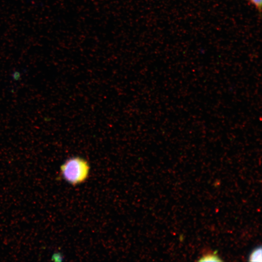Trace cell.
<instances>
[{"instance_id": "1", "label": "cell", "mask_w": 262, "mask_h": 262, "mask_svg": "<svg viewBox=\"0 0 262 262\" xmlns=\"http://www.w3.org/2000/svg\"><path fill=\"white\" fill-rule=\"evenodd\" d=\"M90 167L85 159L74 156L67 159L60 166V175L69 184L75 186L83 183L88 178Z\"/></svg>"}, {"instance_id": "2", "label": "cell", "mask_w": 262, "mask_h": 262, "mask_svg": "<svg viewBox=\"0 0 262 262\" xmlns=\"http://www.w3.org/2000/svg\"><path fill=\"white\" fill-rule=\"evenodd\" d=\"M199 262H221L222 260L220 258L217 251L213 252H209L203 255L199 260Z\"/></svg>"}, {"instance_id": "3", "label": "cell", "mask_w": 262, "mask_h": 262, "mask_svg": "<svg viewBox=\"0 0 262 262\" xmlns=\"http://www.w3.org/2000/svg\"><path fill=\"white\" fill-rule=\"evenodd\" d=\"M262 247L257 246L255 248L248 257V261L250 262H262Z\"/></svg>"}, {"instance_id": "4", "label": "cell", "mask_w": 262, "mask_h": 262, "mask_svg": "<svg viewBox=\"0 0 262 262\" xmlns=\"http://www.w3.org/2000/svg\"><path fill=\"white\" fill-rule=\"evenodd\" d=\"M249 2L259 11L260 13L262 11V0H245Z\"/></svg>"}, {"instance_id": "5", "label": "cell", "mask_w": 262, "mask_h": 262, "mask_svg": "<svg viewBox=\"0 0 262 262\" xmlns=\"http://www.w3.org/2000/svg\"><path fill=\"white\" fill-rule=\"evenodd\" d=\"M53 259H54L55 261H60L61 258H62L61 255H59V254H54L52 257Z\"/></svg>"}]
</instances>
